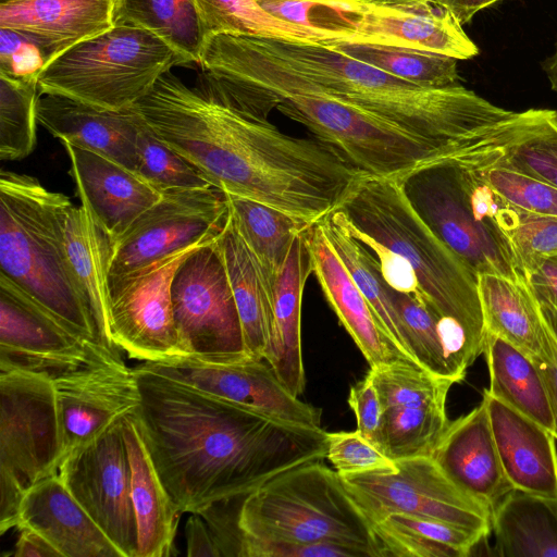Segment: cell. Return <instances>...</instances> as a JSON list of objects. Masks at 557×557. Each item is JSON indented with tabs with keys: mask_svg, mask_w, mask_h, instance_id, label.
<instances>
[{
	"mask_svg": "<svg viewBox=\"0 0 557 557\" xmlns=\"http://www.w3.org/2000/svg\"><path fill=\"white\" fill-rule=\"evenodd\" d=\"M487 392L555 435L553 409L537 364L503 338L486 333Z\"/></svg>",
	"mask_w": 557,
	"mask_h": 557,
	"instance_id": "obj_34",
	"label": "cell"
},
{
	"mask_svg": "<svg viewBox=\"0 0 557 557\" xmlns=\"http://www.w3.org/2000/svg\"><path fill=\"white\" fill-rule=\"evenodd\" d=\"M326 458L339 475L396 469V461L357 431L327 433Z\"/></svg>",
	"mask_w": 557,
	"mask_h": 557,
	"instance_id": "obj_47",
	"label": "cell"
},
{
	"mask_svg": "<svg viewBox=\"0 0 557 557\" xmlns=\"http://www.w3.org/2000/svg\"><path fill=\"white\" fill-rule=\"evenodd\" d=\"M21 527L41 534L61 557H122L58 473L26 492L16 529Z\"/></svg>",
	"mask_w": 557,
	"mask_h": 557,
	"instance_id": "obj_26",
	"label": "cell"
},
{
	"mask_svg": "<svg viewBox=\"0 0 557 557\" xmlns=\"http://www.w3.org/2000/svg\"><path fill=\"white\" fill-rule=\"evenodd\" d=\"M446 9L460 25L469 23L480 11L502 0H430Z\"/></svg>",
	"mask_w": 557,
	"mask_h": 557,
	"instance_id": "obj_55",
	"label": "cell"
},
{
	"mask_svg": "<svg viewBox=\"0 0 557 557\" xmlns=\"http://www.w3.org/2000/svg\"><path fill=\"white\" fill-rule=\"evenodd\" d=\"M116 0H7L0 27L37 38L51 59L115 25Z\"/></svg>",
	"mask_w": 557,
	"mask_h": 557,
	"instance_id": "obj_27",
	"label": "cell"
},
{
	"mask_svg": "<svg viewBox=\"0 0 557 557\" xmlns=\"http://www.w3.org/2000/svg\"><path fill=\"white\" fill-rule=\"evenodd\" d=\"M382 557H467L485 536L438 520L393 513L373 524Z\"/></svg>",
	"mask_w": 557,
	"mask_h": 557,
	"instance_id": "obj_36",
	"label": "cell"
},
{
	"mask_svg": "<svg viewBox=\"0 0 557 557\" xmlns=\"http://www.w3.org/2000/svg\"><path fill=\"white\" fill-rule=\"evenodd\" d=\"M139 367L270 419L321 428V410L293 395L264 359L211 363L186 357Z\"/></svg>",
	"mask_w": 557,
	"mask_h": 557,
	"instance_id": "obj_17",
	"label": "cell"
},
{
	"mask_svg": "<svg viewBox=\"0 0 557 557\" xmlns=\"http://www.w3.org/2000/svg\"><path fill=\"white\" fill-rule=\"evenodd\" d=\"M306 232L295 238L284 267L273 283L263 357L280 381L297 397L306 385L301 352V301L306 281L312 273Z\"/></svg>",
	"mask_w": 557,
	"mask_h": 557,
	"instance_id": "obj_25",
	"label": "cell"
},
{
	"mask_svg": "<svg viewBox=\"0 0 557 557\" xmlns=\"http://www.w3.org/2000/svg\"><path fill=\"white\" fill-rule=\"evenodd\" d=\"M245 495L215 500L198 511L213 536L220 557H242L239 511Z\"/></svg>",
	"mask_w": 557,
	"mask_h": 557,
	"instance_id": "obj_49",
	"label": "cell"
},
{
	"mask_svg": "<svg viewBox=\"0 0 557 557\" xmlns=\"http://www.w3.org/2000/svg\"><path fill=\"white\" fill-rule=\"evenodd\" d=\"M206 35L232 34L277 40L336 41L332 36L282 21L264 11L256 0H195Z\"/></svg>",
	"mask_w": 557,
	"mask_h": 557,
	"instance_id": "obj_39",
	"label": "cell"
},
{
	"mask_svg": "<svg viewBox=\"0 0 557 557\" xmlns=\"http://www.w3.org/2000/svg\"><path fill=\"white\" fill-rule=\"evenodd\" d=\"M210 243L190 246L126 274L108 277L111 337L128 357L143 361L185 358L173 320L172 281L181 262Z\"/></svg>",
	"mask_w": 557,
	"mask_h": 557,
	"instance_id": "obj_13",
	"label": "cell"
},
{
	"mask_svg": "<svg viewBox=\"0 0 557 557\" xmlns=\"http://www.w3.org/2000/svg\"><path fill=\"white\" fill-rule=\"evenodd\" d=\"M171 299L185 358L211 363L250 359L215 240L196 249L181 262L172 281Z\"/></svg>",
	"mask_w": 557,
	"mask_h": 557,
	"instance_id": "obj_10",
	"label": "cell"
},
{
	"mask_svg": "<svg viewBox=\"0 0 557 557\" xmlns=\"http://www.w3.org/2000/svg\"><path fill=\"white\" fill-rule=\"evenodd\" d=\"M456 161L462 160L428 162L397 181L418 215L478 275L528 281L507 239L474 212Z\"/></svg>",
	"mask_w": 557,
	"mask_h": 557,
	"instance_id": "obj_9",
	"label": "cell"
},
{
	"mask_svg": "<svg viewBox=\"0 0 557 557\" xmlns=\"http://www.w3.org/2000/svg\"><path fill=\"white\" fill-rule=\"evenodd\" d=\"M52 383L66 455L102 435L140 405L135 369L126 367L123 359L94 364Z\"/></svg>",
	"mask_w": 557,
	"mask_h": 557,
	"instance_id": "obj_18",
	"label": "cell"
},
{
	"mask_svg": "<svg viewBox=\"0 0 557 557\" xmlns=\"http://www.w3.org/2000/svg\"><path fill=\"white\" fill-rule=\"evenodd\" d=\"M506 163L557 187V110L542 109L536 126L512 148Z\"/></svg>",
	"mask_w": 557,
	"mask_h": 557,
	"instance_id": "obj_46",
	"label": "cell"
},
{
	"mask_svg": "<svg viewBox=\"0 0 557 557\" xmlns=\"http://www.w3.org/2000/svg\"><path fill=\"white\" fill-rule=\"evenodd\" d=\"M348 405L356 416V431L379 447L382 406L376 388L368 375L350 387Z\"/></svg>",
	"mask_w": 557,
	"mask_h": 557,
	"instance_id": "obj_50",
	"label": "cell"
},
{
	"mask_svg": "<svg viewBox=\"0 0 557 557\" xmlns=\"http://www.w3.org/2000/svg\"><path fill=\"white\" fill-rule=\"evenodd\" d=\"M38 84L0 73V160H21L36 146Z\"/></svg>",
	"mask_w": 557,
	"mask_h": 557,
	"instance_id": "obj_41",
	"label": "cell"
},
{
	"mask_svg": "<svg viewBox=\"0 0 557 557\" xmlns=\"http://www.w3.org/2000/svg\"><path fill=\"white\" fill-rule=\"evenodd\" d=\"M65 260L73 285L98 332L112 348L109 322L108 269L112 239L89 209L72 202L62 221Z\"/></svg>",
	"mask_w": 557,
	"mask_h": 557,
	"instance_id": "obj_29",
	"label": "cell"
},
{
	"mask_svg": "<svg viewBox=\"0 0 557 557\" xmlns=\"http://www.w3.org/2000/svg\"><path fill=\"white\" fill-rule=\"evenodd\" d=\"M482 178L508 203L528 213L557 218V187L506 161L481 169Z\"/></svg>",
	"mask_w": 557,
	"mask_h": 557,
	"instance_id": "obj_45",
	"label": "cell"
},
{
	"mask_svg": "<svg viewBox=\"0 0 557 557\" xmlns=\"http://www.w3.org/2000/svg\"><path fill=\"white\" fill-rule=\"evenodd\" d=\"M498 230L523 274L532 262L557 257V218L528 213L509 203L498 221Z\"/></svg>",
	"mask_w": 557,
	"mask_h": 557,
	"instance_id": "obj_44",
	"label": "cell"
},
{
	"mask_svg": "<svg viewBox=\"0 0 557 557\" xmlns=\"http://www.w3.org/2000/svg\"><path fill=\"white\" fill-rule=\"evenodd\" d=\"M136 417L156 470L181 512L248 494L326 457L327 433L280 422L137 366Z\"/></svg>",
	"mask_w": 557,
	"mask_h": 557,
	"instance_id": "obj_2",
	"label": "cell"
},
{
	"mask_svg": "<svg viewBox=\"0 0 557 557\" xmlns=\"http://www.w3.org/2000/svg\"><path fill=\"white\" fill-rule=\"evenodd\" d=\"M269 14L347 41L356 12L350 0H256ZM335 41V42H336Z\"/></svg>",
	"mask_w": 557,
	"mask_h": 557,
	"instance_id": "obj_43",
	"label": "cell"
},
{
	"mask_svg": "<svg viewBox=\"0 0 557 557\" xmlns=\"http://www.w3.org/2000/svg\"><path fill=\"white\" fill-rule=\"evenodd\" d=\"M350 495L375 524L393 513L449 523L487 537L492 510L458 487L432 457L396 461V469L341 475Z\"/></svg>",
	"mask_w": 557,
	"mask_h": 557,
	"instance_id": "obj_11",
	"label": "cell"
},
{
	"mask_svg": "<svg viewBox=\"0 0 557 557\" xmlns=\"http://www.w3.org/2000/svg\"><path fill=\"white\" fill-rule=\"evenodd\" d=\"M71 200L37 178L0 172V273L84 342L120 356L101 337L65 260L62 221Z\"/></svg>",
	"mask_w": 557,
	"mask_h": 557,
	"instance_id": "obj_6",
	"label": "cell"
},
{
	"mask_svg": "<svg viewBox=\"0 0 557 557\" xmlns=\"http://www.w3.org/2000/svg\"><path fill=\"white\" fill-rule=\"evenodd\" d=\"M188 62L152 33L129 24L79 41L52 58L38 76L39 94L124 110L173 66Z\"/></svg>",
	"mask_w": 557,
	"mask_h": 557,
	"instance_id": "obj_8",
	"label": "cell"
},
{
	"mask_svg": "<svg viewBox=\"0 0 557 557\" xmlns=\"http://www.w3.org/2000/svg\"><path fill=\"white\" fill-rule=\"evenodd\" d=\"M547 317V315H546ZM553 331L556 336L557 342V319H553L547 317ZM541 374L544 379L547 393L549 396L553 414H554V421H555V436L557 440V343H556V350L554 354V359L550 362H545L537 364Z\"/></svg>",
	"mask_w": 557,
	"mask_h": 557,
	"instance_id": "obj_56",
	"label": "cell"
},
{
	"mask_svg": "<svg viewBox=\"0 0 557 557\" xmlns=\"http://www.w3.org/2000/svg\"><path fill=\"white\" fill-rule=\"evenodd\" d=\"M136 150L137 174L161 194L213 187L183 156L159 139L141 116Z\"/></svg>",
	"mask_w": 557,
	"mask_h": 557,
	"instance_id": "obj_42",
	"label": "cell"
},
{
	"mask_svg": "<svg viewBox=\"0 0 557 557\" xmlns=\"http://www.w3.org/2000/svg\"><path fill=\"white\" fill-rule=\"evenodd\" d=\"M115 24L144 28L199 64L207 35L195 0H116Z\"/></svg>",
	"mask_w": 557,
	"mask_h": 557,
	"instance_id": "obj_38",
	"label": "cell"
},
{
	"mask_svg": "<svg viewBox=\"0 0 557 557\" xmlns=\"http://www.w3.org/2000/svg\"><path fill=\"white\" fill-rule=\"evenodd\" d=\"M65 455L53 383L28 372H0V473L27 492L57 474Z\"/></svg>",
	"mask_w": 557,
	"mask_h": 557,
	"instance_id": "obj_12",
	"label": "cell"
},
{
	"mask_svg": "<svg viewBox=\"0 0 557 557\" xmlns=\"http://www.w3.org/2000/svg\"><path fill=\"white\" fill-rule=\"evenodd\" d=\"M306 237L311 253L312 274L330 307L362 352L370 369H384L397 364L421 368L387 334L332 248L321 223L312 224L307 230Z\"/></svg>",
	"mask_w": 557,
	"mask_h": 557,
	"instance_id": "obj_20",
	"label": "cell"
},
{
	"mask_svg": "<svg viewBox=\"0 0 557 557\" xmlns=\"http://www.w3.org/2000/svg\"><path fill=\"white\" fill-rule=\"evenodd\" d=\"M26 491L12 478L0 473V532L5 533L20 523L21 507Z\"/></svg>",
	"mask_w": 557,
	"mask_h": 557,
	"instance_id": "obj_52",
	"label": "cell"
},
{
	"mask_svg": "<svg viewBox=\"0 0 557 557\" xmlns=\"http://www.w3.org/2000/svg\"><path fill=\"white\" fill-rule=\"evenodd\" d=\"M0 348L30 356L62 357H83L96 350H104L69 331L28 293L2 273Z\"/></svg>",
	"mask_w": 557,
	"mask_h": 557,
	"instance_id": "obj_31",
	"label": "cell"
},
{
	"mask_svg": "<svg viewBox=\"0 0 557 557\" xmlns=\"http://www.w3.org/2000/svg\"><path fill=\"white\" fill-rule=\"evenodd\" d=\"M493 437L505 475L516 491L557 497L556 436L483 389Z\"/></svg>",
	"mask_w": 557,
	"mask_h": 557,
	"instance_id": "obj_24",
	"label": "cell"
},
{
	"mask_svg": "<svg viewBox=\"0 0 557 557\" xmlns=\"http://www.w3.org/2000/svg\"><path fill=\"white\" fill-rule=\"evenodd\" d=\"M71 161V174L86 206L112 242L162 197L137 173L122 164L61 141Z\"/></svg>",
	"mask_w": 557,
	"mask_h": 557,
	"instance_id": "obj_21",
	"label": "cell"
},
{
	"mask_svg": "<svg viewBox=\"0 0 557 557\" xmlns=\"http://www.w3.org/2000/svg\"><path fill=\"white\" fill-rule=\"evenodd\" d=\"M479 295L486 333L510 343L536 364L554 359L556 336L528 281L479 274Z\"/></svg>",
	"mask_w": 557,
	"mask_h": 557,
	"instance_id": "obj_28",
	"label": "cell"
},
{
	"mask_svg": "<svg viewBox=\"0 0 557 557\" xmlns=\"http://www.w3.org/2000/svg\"><path fill=\"white\" fill-rule=\"evenodd\" d=\"M256 38L320 89L450 157L505 160L535 124L533 109L506 110L460 84L420 87L325 44Z\"/></svg>",
	"mask_w": 557,
	"mask_h": 557,
	"instance_id": "obj_4",
	"label": "cell"
},
{
	"mask_svg": "<svg viewBox=\"0 0 557 557\" xmlns=\"http://www.w3.org/2000/svg\"><path fill=\"white\" fill-rule=\"evenodd\" d=\"M230 221L224 193L214 188L162 193L112 242L108 277L126 274L190 246L215 240Z\"/></svg>",
	"mask_w": 557,
	"mask_h": 557,
	"instance_id": "obj_14",
	"label": "cell"
},
{
	"mask_svg": "<svg viewBox=\"0 0 557 557\" xmlns=\"http://www.w3.org/2000/svg\"><path fill=\"white\" fill-rule=\"evenodd\" d=\"M356 15L347 41L428 51L469 60L478 46L446 9L431 1L406 4L351 0Z\"/></svg>",
	"mask_w": 557,
	"mask_h": 557,
	"instance_id": "obj_19",
	"label": "cell"
},
{
	"mask_svg": "<svg viewBox=\"0 0 557 557\" xmlns=\"http://www.w3.org/2000/svg\"><path fill=\"white\" fill-rule=\"evenodd\" d=\"M369 3H381V4H406V3H418L428 2L430 0H362Z\"/></svg>",
	"mask_w": 557,
	"mask_h": 557,
	"instance_id": "obj_58",
	"label": "cell"
},
{
	"mask_svg": "<svg viewBox=\"0 0 557 557\" xmlns=\"http://www.w3.org/2000/svg\"><path fill=\"white\" fill-rule=\"evenodd\" d=\"M221 252L250 359L263 360L271 293L261 269L231 218L215 240Z\"/></svg>",
	"mask_w": 557,
	"mask_h": 557,
	"instance_id": "obj_33",
	"label": "cell"
},
{
	"mask_svg": "<svg viewBox=\"0 0 557 557\" xmlns=\"http://www.w3.org/2000/svg\"><path fill=\"white\" fill-rule=\"evenodd\" d=\"M496 554L557 557V497L511 491L492 509Z\"/></svg>",
	"mask_w": 557,
	"mask_h": 557,
	"instance_id": "obj_32",
	"label": "cell"
},
{
	"mask_svg": "<svg viewBox=\"0 0 557 557\" xmlns=\"http://www.w3.org/2000/svg\"><path fill=\"white\" fill-rule=\"evenodd\" d=\"M336 209L380 263L397 262L413 275L422 301L462 331L473 360L483 354L479 275L418 215L396 178L360 176Z\"/></svg>",
	"mask_w": 557,
	"mask_h": 557,
	"instance_id": "obj_5",
	"label": "cell"
},
{
	"mask_svg": "<svg viewBox=\"0 0 557 557\" xmlns=\"http://www.w3.org/2000/svg\"><path fill=\"white\" fill-rule=\"evenodd\" d=\"M187 552L189 557H220L213 536L202 517L191 512L185 527Z\"/></svg>",
	"mask_w": 557,
	"mask_h": 557,
	"instance_id": "obj_53",
	"label": "cell"
},
{
	"mask_svg": "<svg viewBox=\"0 0 557 557\" xmlns=\"http://www.w3.org/2000/svg\"><path fill=\"white\" fill-rule=\"evenodd\" d=\"M199 64L232 103L263 119L277 109L364 175L397 180L421 164L458 158L325 92L256 37L208 36Z\"/></svg>",
	"mask_w": 557,
	"mask_h": 557,
	"instance_id": "obj_3",
	"label": "cell"
},
{
	"mask_svg": "<svg viewBox=\"0 0 557 557\" xmlns=\"http://www.w3.org/2000/svg\"><path fill=\"white\" fill-rule=\"evenodd\" d=\"M225 196L231 221L256 258L271 293L295 238L312 224L256 200Z\"/></svg>",
	"mask_w": 557,
	"mask_h": 557,
	"instance_id": "obj_35",
	"label": "cell"
},
{
	"mask_svg": "<svg viewBox=\"0 0 557 557\" xmlns=\"http://www.w3.org/2000/svg\"><path fill=\"white\" fill-rule=\"evenodd\" d=\"M133 108L214 188L310 224L335 210L364 175L320 140L285 135L242 110L203 72L193 87L164 73Z\"/></svg>",
	"mask_w": 557,
	"mask_h": 557,
	"instance_id": "obj_1",
	"label": "cell"
},
{
	"mask_svg": "<svg viewBox=\"0 0 557 557\" xmlns=\"http://www.w3.org/2000/svg\"><path fill=\"white\" fill-rule=\"evenodd\" d=\"M1 1H7V0H0V2H1Z\"/></svg>",
	"mask_w": 557,
	"mask_h": 557,
	"instance_id": "obj_59",
	"label": "cell"
},
{
	"mask_svg": "<svg viewBox=\"0 0 557 557\" xmlns=\"http://www.w3.org/2000/svg\"><path fill=\"white\" fill-rule=\"evenodd\" d=\"M541 67L549 83L550 89L557 95V40L552 52L541 62Z\"/></svg>",
	"mask_w": 557,
	"mask_h": 557,
	"instance_id": "obj_57",
	"label": "cell"
},
{
	"mask_svg": "<svg viewBox=\"0 0 557 557\" xmlns=\"http://www.w3.org/2000/svg\"><path fill=\"white\" fill-rule=\"evenodd\" d=\"M431 457L458 487L491 510L513 491L503 470L483 399L449 421Z\"/></svg>",
	"mask_w": 557,
	"mask_h": 557,
	"instance_id": "obj_22",
	"label": "cell"
},
{
	"mask_svg": "<svg viewBox=\"0 0 557 557\" xmlns=\"http://www.w3.org/2000/svg\"><path fill=\"white\" fill-rule=\"evenodd\" d=\"M331 48L395 77L425 88L459 84L458 60L451 57L400 47L334 41Z\"/></svg>",
	"mask_w": 557,
	"mask_h": 557,
	"instance_id": "obj_40",
	"label": "cell"
},
{
	"mask_svg": "<svg viewBox=\"0 0 557 557\" xmlns=\"http://www.w3.org/2000/svg\"><path fill=\"white\" fill-rule=\"evenodd\" d=\"M20 535L14 547V557H61L60 553L38 532L28 528L17 529Z\"/></svg>",
	"mask_w": 557,
	"mask_h": 557,
	"instance_id": "obj_54",
	"label": "cell"
},
{
	"mask_svg": "<svg viewBox=\"0 0 557 557\" xmlns=\"http://www.w3.org/2000/svg\"><path fill=\"white\" fill-rule=\"evenodd\" d=\"M51 60L44 45L35 37L0 27V73L10 77L37 82Z\"/></svg>",
	"mask_w": 557,
	"mask_h": 557,
	"instance_id": "obj_48",
	"label": "cell"
},
{
	"mask_svg": "<svg viewBox=\"0 0 557 557\" xmlns=\"http://www.w3.org/2000/svg\"><path fill=\"white\" fill-rule=\"evenodd\" d=\"M37 121L60 141L107 157L137 173L140 115L133 107L108 110L45 94L37 101Z\"/></svg>",
	"mask_w": 557,
	"mask_h": 557,
	"instance_id": "obj_23",
	"label": "cell"
},
{
	"mask_svg": "<svg viewBox=\"0 0 557 557\" xmlns=\"http://www.w3.org/2000/svg\"><path fill=\"white\" fill-rule=\"evenodd\" d=\"M524 275L545 314L557 319V257L532 262Z\"/></svg>",
	"mask_w": 557,
	"mask_h": 557,
	"instance_id": "obj_51",
	"label": "cell"
},
{
	"mask_svg": "<svg viewBox=\"0 0 557 557\" xmlns=\"http://www.w3.org/2000/svg\"><path fill=\"white\" fill-rule=\"evenodd\" d=\"M131 466L132 500L138 532L137 557L173 555L180 513L145 444L136 413L122 420Z\"/></svg>",
	"mask_w": 557,
	"mask_h": 557,
	"instance_id": "obj_30",
	"label": "cell"
},
{
	"mask_svg": "<svg viewBox=\"0 0 557 557\" xmlns=\"http://www.w3.org/2000/svg\"><path fill=\"white\" fill-rule=\"evenodd\" d=\"M367 375L382 406L380 449L394 461L431 457L449 424L446 400L455 382L408 364Z\"/></svg>",
	"mask_w": 557,
	"mask_h": 557,
	"instance_id": "obj_16",
	"label": "cell"
},
{
	"mask_svg": "<svg viewBox=\"0 0 557 557\" xmlns=\"http://www.w3.org/2000/svg\"><path fill=\"white\" fill-rule=\"evenodd\" d=\"M122 420L70 451L58 474L122 557H137L138 532Z\"/></svg>",
	"mask_w": 557,
	"mask_h": 557,
	"instance_id": "obj_15",
	"label": "cell"
},
{
	"mask_svg": "<svg viewBox=\"0 0 557 557\" xmlns=\"http://www.w3.org/2000/svg\"><path fill=\"white\" fill-rule=\"evenodd\" d=\"M319 222L332 248L372 307L387 334L405 352L412 357L406 331L388 294L387 283L381 274L380 263L374 253L347 230L338 209L333 210Z\"/></svg>",
	"mask_w": 557,
	"mask_h": 557,
	"instance_id": "obj_37",
	"label": "cell"
},
{
	"mask_svg": "<svg viewBox=\"0 0 557 557\" xmlns=\"http://www.w3.org/2000/svg\"><path fill=\"white\" fill-rule=\"evenodd\" d=\"M243 535L296 543H333L382 557L374 530L342 476L321 460L271 478L245 495Z\"/></svg>",
	"mask_w": 557,
	"mask_h": 557,
	"instance_id": "obj_7",
	"label": "cell"
}]
</instances>
